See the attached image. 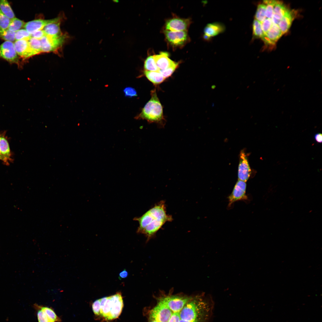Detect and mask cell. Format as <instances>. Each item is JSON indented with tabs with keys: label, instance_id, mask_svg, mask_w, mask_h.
<instances>
[{
	"label": "cell",
	"instance_id": "9a60e30c",
	"mask_svg": "<svg viewBox=\"0 0 322 322\" xmlns=\"http://www.w3.org/2000/svg\"><path fill=\"white\" fill-rule=\"evenodd\" d=\"M169 54L162 52L159 54L153 55L156 64L160 70H165L170 66L174 61L169 58Z\"/></svg>",
	"mask_w": 322,
	"mask_h": 322
},
{
	"label": "cell",
	"instance_id": "ba28073f",
	"mask_svg": "<svg viewBox=\"0 0 322 322\" xmlns=\"http://www.w3.org/2000/svg\"><path fill=\"white\" fill-rule=\"evenodd\" d=\"M0 58L10 63L19 65L18 55L12 42L6 41L0 45Z\"/></svg>",
	"mask_w": 322,
	"mask_h": 322
},
{
	"label": "cell",
	"instance_id": "7a4b0ae2",
	"mask_svg": "<svg viewBox=\"0 0 322 322\" xmlns=\"http://www.w3.org/2000/svg\"><path fill=\"white\" fill-rule=\"evenodd\" d=\"M123 307L122 297L119 292L97 300L92 305L94 314L107 321L117 318L121 313Z\"/></svg>",
	"mask_w": 322,
	"mask_h": 322
},
{
	"label": "cell",
	"instance_id": "cb8c5ba5",
	"mask_svg": "<svg viewBox=\"0 0 322 322\" xmlns=\"http://www.w3.org/2000/svg\"><path fill=\"white\" fill-rule=\"evenodd\" d=\"M25 23L16 17L10 20L8 29L16 32L24 27Z\"/></svg>",
	"mask_w": 322,
	"mask_h": 322
},
{
	"label": "cell",
	"instance_id": "30bf717a",
	"mask_svg": "<svg viewBox=\"0 0 322 322\" xmlns=\"http://www.w3.org/2000/svg\"><path fill=\"white\" fill-rule=\"evenodd\" d=\"M239 163L238 170L239 180L247 182L249 178L251 170L247 157L244 150H242L239 154Z\"/></svg>",
	"mask_w": 322,
	"mask_h": 322
},
{
	"label": "cell",
	"instance_id": "d6a6232c",
	"mask_svg": "<svg viewBox=\"0 0 322 322\" xmlns=\"http://www.w3.org/2000/svg\"><path fill=\"white\" fill-rule=\"evenodd\" d=\"M125 96L128 97H132L137 96V92L134 89L131 87H128L126 88L123 90Z\"/></svg>",
	"mask_w": 322,
	"mask_h": 322
},
{
	"label": "cell",
	"instance_id": "44dd1931",
	"mask_svg": "<svg viewBox=\"0 0 322 322\" xmlns=\"http://www.w3.org/2000/svg\"><path fill=\"white\" fill-rule=\"evenodd\" d=\"M28 41L33 56L42 52L40 40L31 37Z\"/></svg>",
	"mask_w": 322,
	"mask_h": 322
},
{
	"label": "cell",
	"instance_id": "d6986e66",
	"mask_svg": "<svg viewBox=\"0 0 322 322\" xmlns=\"http://www.w3.org/2000/svg\"><path fill=\"white\" fill-rule=\"evenodd\" d=\"M60 21L49 23L43 29L46 35L54 37H59L62 34L60 29Z\"/></svg>",
	"mask_w": 322,
	"mask_h": 322
},
{
	"label": "cell",
	"instance_id": "2e32d148",
	"mask_svg": "<svg viewBox=\"0 0 322 322\" xmlns=\"http://www.w3.org/2000/svg\"><path fill=\"white\" fill-rule=\"evenodd\" d=\"M294 10H289L279 22L278 25L283 35L287 32L296 14Z\"/></svg>",
	"mask_w": 322,
	"mask_h": 322
},
{
	"label": "cell",
	"instance_id": "52a82bcc",
	"mask_svg": "<svg viewBox=\"0 0 322 322\" xmlns=\"http://www.w3.org/2000/svg\"><path fill=\"white\" fill-rule=\"evenodd\" d=\"M246 187L245 182L239 180L237 181L231 193L227 197L229 208L235 202L248 200V196L246 194Z\"/></svg>",
	"mask_w": 322,
	"mask_h": 322
},
{
	"label": "cell",
	"instance_id": "e575fe53",
	"mask_svg": "<svg viewBox=\"0 0 322 322\" xmlns=\"http://www.w3.org/2000/svg\"><path fill=\"white\" fill-rule=\"evenodd\" d=\"M315 140L318 143H321L322 142V135L321 133H317L315 134L314 137Z\"/></svg>",
	"mask_w": 322,
	"mask_h": 322
},
{
	"label": "cell",
	"instance_id": "6da1fadb",
	"mask_svg": "<svg viewBox=\"0 0 322 322\" xmlns=\"http://www.w3.org/2000/svg\"><path fill=\"white\" fill-rule=\"evenodd\" d=\"M134 220L139 222L137 233L144 234L148 242L166 222H171L173 219L171 215L167 213L165 202L161 200L142 216L135 217Z\"/></svg>",
	"mask_w": 322,
	"mask_h": 322
},
{
	"label": "cell",
	"instance_id": "7402d4cb",
	"mask_svg": "<svg viewBox=\"0 0 322 322\" xmlns=\"http://www.w3.org/2000/svg\"><path fill=\"white\" fill-rule=\"evenodd\" d=\"M0 10L10 20L15 18L13 12L7 0H0Z\"/></svg>",
	"mask_w": 322,
	"mask_h": 322
},
{
	"label": "cell",
	"instance_id": "1f68e13d",
	"mask_svg": "<svg viewBox=\"0 0 322 322\" xmlns=\"http://www.w3.org/2000/svg\"><path fill=\"white\" fill-rule=\"evenodd\" d=\"M273 24L272 19L267 18H266L261 23V28L264 34H266L269 31Z\"/></svg>",
	"mask_w": 322,
	"mask_h": 322
},
{
	"label": "cell",
	"instance_id": "ac0fdd59",
	"mask_svg": "<svg viewBox=\"0 0 322 322\" xmlns=\"http://www.w3.org/2000/svg\"><path fill=\"white\" fill-rule=\"evenodd\" d=\"M224 26L219 23L209 24L206 26L204 29V35L210 38L224 31Z\"/></svg>",
	"mask_w": 322,
	"mask_h": 322
},
{
	"label": "cell",
	"instance_id": "d590c367",
	"mask_svg": "<svg viewBox=\"0 0 322 322\" xmlns=\"http://www.w3.org/2000/svg\"><path fill=\"white\" fill-rule=\"evenodd\" d=\"M128 273L126 270H124L121 272L119 275L120 279H123L126 278L128 276Z\"/></svg>",
	"mask_w": 322,
	"mask_h": 322
},
{
	"label": "cell",
	"instance_id": "f546056e",
	"mask_svg": "<svg viewBox=\"0 0 322 322\" xmlns=\"http://www.w3.org/2000/svg\"><path fill=\"white\" fill-rule=\"evenodd\" d=\"M31 37V34L25 29H21L15 32L16 41L23 39L28 40Z\"/></svg>",
	"mask_w": 322,
	"mask_h": 322
},
{
	"label": "cell",
	"instance_id": "5b68a950",
	"mask_svg": "<svg viewBox=\"0 0 322 322\" xmlns=\"http://www.w3.org/2000/svg\"><path fill=\"white\" fill-rule=\"evenodd\" d=\"M34 307L37 311V315L38 322H60L61 319L58 317L52 308L46 306L35 304Z\"/></svg>",
	"mask_w": 322,
	"mask_h": 322
},
{
	"label": "cell",
	"instance_id": "7c38bea8",
	"mask_svg": "<svg viewBox=\"0 0 322 322\" xmlns=\"http://www.w3.org/2000/svg\"><path fill=\"white\" fill-rule=\"evenodd\" d=\"M59 17L51 19H37L29 21L26 23L24 27L29 33L32 34L35 32L42 30L47 24L60 21Z\"/></svg>",
	"mask_w": 322,
	"mask_h": 322
},
{
	"label": "cell",
	"instance_id": "3957f363",
	"mask_svg": "<svg viewBox=\"0 0 322 322\" xmlns=\"http://www.w3.org/2000/svg\"><path fill=\"white\" fill-rule=\"evenodd\" d=\"M151 98L137 117L148 122L157 123L160 127L164 126L165 120L162 106L157 97L155 89L151 92Z\"/></svg>",
	"mask_w": 322,
	"mask_h": 322
},
{
	"label": "cell",
	"instance_id": "e0dca14e",
	"mask_svg": "<svg viewBox=\"0 0 322 322\" xmlns=\"http://www.w3.org/2000/svg\"><path fill=\"white\" fill-rule=\"evenodd\" d=\"M289 10L282 2L277 1L275 6L271 18L273 23L278 25Z\"/></svg>",
	"mask_w": 322,
	"mask_h": 322
},
{
	"label": "cell",
	"instance_id": "8992f818",
	"mask_svg": "<svg viewBox=\"0 0 322 322\" xmlns=\"http://www.w3.org/2000/svg\"><path fill=\"white\" fill-rule=\"evenodd\" d=\"M65 38L64 35L55 38L46 35L40 40L42 52H54L60 47Z\"/></svg>",
	"mask_w": 322,
	"mask_h": 322
},
{
	"label": "cell",
	"instance_id": "4dcf8cb0",
	"mask_svg": "<svg viewBox=\"0 0 322 322\" xmlns=\"http://www.w3.org/2000/svg\"><path fill=\"white\" fill-rule=\"evenodd\" d=\"M10 19L6 16L0 10V28L4 29H8Z\"/></svg>",
	"mask_w": 322,
	"mask_h": 322
},
{
	"label": "cell",
	"instance_id": "603a6c76",
	"mask_svg": "<svg viewBox=\"0 0 322 322\" xmlns=\"http://www.w3.org/2000/svg\"><path fill=\"white\" fill-rule=\"evenodd\" d=\"M145 70L150 71H159V69L157 67L153 55L148 56L146 59L144 63Z\"/></svg>",
	"mask_w": 322,
	"mask_h": 322
},
{
	"label": "cell",
	"instance_id": "5bb4252c",
	"mask_svg": "<svg viewBox=\"0 0 322 322\" xmlns=\"http://www.w3.org/2000/svg\"><path fill=\"white\" fill-rule=\"evenodd\" d=\"M14 44L17 54L21 57L26 59L33 56L28 40L23 39L15 41Z\"/></svg>",
	"mask_w": 322,
	"mask_h": 322
},
{
	"label": "cell",
	"instance_id": "83f0119b",
	"mask_svg": "<svg viewBox=\"0 0 322 322\" xmlns=\"http://www.w3.org/2000/svg\"><path fill=\"white\" fill-rule=\"evenodd\" d=\"M264 3L266 4L265 15L266 18L271 19L273 16L274 9L277 1L275 0H265Z\"/></svg>",
	"mask_w": 322,
	"mask_h": 322
},
{
	"label": "cell",
	"instance_id": "8fae6325",
	"mask_svg": "<svg viewBox=\"0 0 322 322\" xmlns=\"http://www.w3.org/2000/svg\"><path fill=\"white\" fill-rule=\"evenodd\" d=\"M6 132H0V160L6 165H9L13 160Z\"/></svg>",
	"mask_w": 322,
	"mask_h": 322
},
{
	"label": "cell",
	"instance_id": "484cf974",
	"mask_svg": "<svg viewBox=\"0 0 322 322\" xmlns=\"http://www.w3.org/2000/svg\"><path fill=\"white\" fill-rule=\"evenodd\" d=\"M15 32L0 28V37L6 41L12 42L15 41Z\"/></svg>",
	"mask_w": 322,
	"mask_h": 322
},
{
	"label": "cell",
	"instance_id": "f1b7e54d",
	"mask_svg": "<svg viewBox=\"0 0 322 322\" xmlns=\"http://www.w3.org/2000/svg\"><path fill=\"white\" fill-rule=\"evenodd\" d=\"M178 62L174 61L172 64L169 67L165 70H160L159 72L165 79L170 76L178 67Z\"/></svg>",
	"mask_w": 322,
	"mask_h": 322
},
{
	"label": "cell",
	"instance_id": "4fadbf2b",
	"mask_svg": "<svg viewBox=\"0 0 322 322\" xmlns=\"http://www.w3.org/2000/svg\"><path fill=\"white\" fill-rule=\"evenodd\" d=\"M283 35L278 25L273 24L269 31L261 38L267 45H274Z\"/></svg>",
	"mask_w": 322,
	"mask_h": 322
},
{
	"label": "cell",
	"instance_id": "4316f807",
	"mask_svg": "<svg viewBox=\"0 0 322 322\" xmlns=\"http://www.w3.org/2000/svg\"><path fill=\"white\" fill-rule=\"evenodd\" d=\"M266 7V5L264 4H260L258 6L255 14V19L261 23L266 18L265 15Z\"/></svg>",
	"mask_w": 322,
	"mask_h": 322
},
{
	"label": "cell",
	"instance_id": "836d02e7",
	"mask_svg": "<svg viewBox=\"0 0 322 322\" xmlns=\"http://www.w3.org/2000/svg\"><path fill=\"white\" fill-rule=\"evenodd\" d=\"M46 35V34L42 30L35 32L31 34V36L32 37L40 40Z\"/></svg>",
	"mask_w": 322,
	"mask_h": 322
},
{
	"label": "cell",
	"instance_id": "ffe728a7",
	"mask_svg": "<svg viewBox=\"0 0 322 322\" xmlns=\"http://www.w3.org/2000/svg\"><path fill=\"white\" fill-rule=\"evenodd\" d=\"M144 74L147 78L154 85L161 83L165 79L159 71L145 70Z\"/></svg>",
	"mask_w": 322,
	"mask_h": 322
},
{
	"label": "cell",
	"instance_id": "d4e9b609",
	"mask_svg": "<svg viewBox=\"0 0 322 322\" xmlns=\"http://www.w3.org/2000/svg\"><path fill=\"white\" fill-rule=\"evenodd\" d=\"M253 34L255 38H262L264 33L261 28V23L255 19L253 25Z\"/></svg>",
	"mask_w": 322,
	"mask_h": 322
},
{
	"label": "cell",
	"instance_id": "9c48e42d",
	"mask_svg": "<svg viewBox=\"0 0 322 322\" xmlns=\"http://www.w3.org/2000/svg\"><path fill=\"white\" fill-rule=\"evenodd\" d=\"M191 24L190 19L173 17L166 21L165 30L172 31H187Z\"/></svg>",
	"mask_w": 322,
	"mask_h": 322
},
{
	"label": "cell",
	"instance_id": "277c9868",
	"mask_svg": "<svg viewBox=\"0 0 322 322\" xmlns=\"http://www.w3.org/2000/svg\"><path fill=\"white\" fill-rule=\"evenodd\" d=\"M167 42L174 48H181L189 41L187 31H172L164 30Z\"/></svg>",
	"mask_w": 322,
	"mask_h": 322
}]
</instances>
